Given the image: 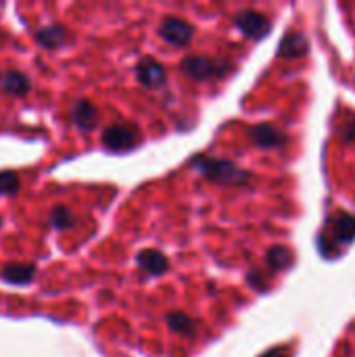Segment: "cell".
Returning a JSON list of instances; mask_svg holds the SVG:
<instances>
[{
	"label": "cell",
	"instance_id": "cell-14",
	"mask_svg": "<svg viewBox=\"0 0 355 357\" xmlns=\"http://www.w3.org/2000/svg\"><path fill=\"white\" fill-rule=\"evenodd\" d=\"M36 274V268L33 266H19V264H8L4 270H2V276L4 280L13 282V284H25L33 278Z\"/></svg>",
	"mask_w": 355,
	"mask_h": 357
},
{
	"label": "cell",
	"instance_id": "cell-17",
	"mask_svg": "<svg viewBox=\"0 0 355 357\" xmlns=\"http://www.w3.org/2000/svg\"><path fill=\"white\" fill-rule=\"evenodd\" d=\"M50 224L56 228V230H69V228H73L75 226V218H73V213L67 209V207H54L52 209V213H50Z\"/></svg>",
	"mask_w": 355,
	"mask_h": 357
},
{
	"label": "cell",
	"instance_id": "cell-16",
	"mask_svg": "<svg viewBox=\"0 0 355 357\" xmlns=\"http://www.w3.org/2000/svg\"><path fill=\"white\" fill-rule=\"evenodd\" d=\"M293 264V255L287 247H274L268 253V266L272 270H287Z\"/></svg>",
	"mask_w": 355,
	"mask_h": 357
},
{
	"label": "cell",
	"instance_id": "cell-7",
	"mask_svg": "<svg viewBox=\"0 0 355 357\" xmlns=\"http://www.w3.org/2000/svg\"><path fill=\"white\" fill-rule=\"evenodd\" d=\"M328 230L331 232L322 236H331V241H337L339 245H352L355 241V218L349 213H339L331 220Z\"/></svg>",
	"mask_w": 355,
	"mask_h": 357
},
{
	"label": "cell",
	"instance_id": "cell-18",
	"mask_svg": "<svg viewBox=\"0 0 355 357\" xmlns=\"http://www.w3.org/2000/svg\"><path fill=\"white\" fill-rule=\"evenodd\" d=\"M17 188H19V180L13 172L0 174V192L2 195H13V192H17Z\"/></svg>",
	"mask_w": 355,
	"mask_h": 357
},
{
	"label": "cell",
	"instance_id": "cell-1",
	"mask_svg": "<svg viewBox=\"0 0 355 357\" xmlns=\"http://www.w3.org/2000/svg\"><path fill=\"white\" fill-rule=\"evenodd\" d=\"M195 169L203 174L205 178L220 182V184H243L249 180V174L243 172L239 165L226 159H213V157H197L192 161Z\"/></svg>",
	"mask_w": 355,
	"mask_h": 357
},
{
	"label": "cell",
	"instance_id": "cell-11",
	"mask_svg": "<svg viewBox=\"0 0 355 357\" xmlns=\"http://www.w3.org/2000/svg\"><path fill=\"white\" fill-rule=\"evenodd\" d=\"M138 266H140L144 272L153 274V276H161V274L167 272L169 261H167V257H165L163 253L153 251V249H146V251H142V253L138 255Z\"/></svg>",
	"mask_w": 355,
	"mask_h": 357
},
{
	"label": "cell",
	"instance_id": "cell-20",
	"mask_svg": "<svg viewBox=\"0 0 355 357\" xmlns=\"http://www.w3.org/2000/svg\"><path fill=\"white\" fill-rule=\"evenodd\" d=\"M355 138V119H349L347 128H343V140L345 142H352Z\"/></svg>",
	"mask_w": 355,
	"mask_h": 357
},
{
	"label": "cell",
	"instance_id": "cell-8",
	"mask_svg": "<svg viewBox=\"0 0 355 357\" xmlns=\"http://www.w3.org/2000/svg\"><path fill=\"white\" fill-rule=\"evenodd\" d=\"M251 138L262 149H278V146H285V142H287V136L270 123L255 126L251 130Z\"/></svg>",
	"mask_w": 355,
	"mask_h": 357
},
{
	"label": "cell",
	"instance_id": "cell-6",
	"mask_svg": "<svg viewBox=\"0 0 355 357\" xmlns=\"http://www.w3.org/2000/svg\"><path fill=\"white\" fill-rule=\"evenodd\" d=\"M136 77L146 88H161L167 79V73L161 63H157L153 59H142L136 65Z\"/></svg>",
	"mask_w": 355,
	"mask_h": 357
},
{
	"label": "cell",
	"instance_id": "cell-15",
	"mask_svg": "<svg viewBox=\"0 0 355 357\" xmlns=\"http://www.w3.org/2000/svg\"><path fill=\"white\" fill-rule=\"evenodd\" d=\"M167 324H169L172 331H176V333H180V335H195V331H197L192 318H188V316L182 314V312H172V314L167 316Z\"/></svg>",
	"mask_w": 355,
	"mask_h": 357
},
{
	"label": "cell",
	"instance_id": "cell-3",
	"mask_svg": "<svg viewBox=\"0 0 355 357\" xmlns=\"http://www.w3.org/2000/svg\"><path fill=\"white\" fill-rule=\"evenodd\" d=\"M192 25L184 19H176V17H167L161 25H159V38L172 46H186L192 40Z\"/></svg>",
	"mask_w": 355,
	"mask_h": 357
},
{
	"label": "cell",
	"instance_id": "cell-12",
	"mask_svg": "<svg viewBox=\"0 0 355 357\" xmlns=\"http://www.w3.org/2000/svg\"><path fill=\"white\" fill-rule=\"evenodd\" d=\"M67 38H69V33L63 25H46L36 31L38 44H42L46 48H59L67 42Z\"/></svg>",
	"mask_w": 355,
	"mask_h": 357
},
{
	"label": "cell",
	"instance_id": "cell-5",
	"mask_svg": "<svg viewBox=\"0 0 355 357\" xmlns=\"http://www.w3.org/2000/svg\"><path fill=\"white\" fill-rule=\"evenodd\" d=\"M234 23H236V27L245 36L255 38V40H262L272 29V21L266 15L255 13V10H243V13H239L236 19H234Z\"/></svg>",
	"mask_w": 355,
	"mask_h": 357
},
{
	"label": "cell",
	"instance_id": "cell-21",
	"mask_svg": "<svg viewBox=\"0 0 355 357\" xmlns=\"http://www.w3.org/2000/svg\"><path fill=\"white\" fill-rule=\"evenodd\" d=\"M262 357H289L282 349H272L270 354H266V356H262Z\"/></svg>",
	"mask_w": 355,
	"mask_h": 357
},
{
	"label": "cell",
	"instance_id": "cell-19",
	"mask_svg": "<svg viewBox=\"0 0 355 357\" xmlns=\"http://www.w3.org/2000/svg\"><path fill=\"white\" fill-rule=\"evenodd\" d=\"M249 282H251V287H255L259 291H266V280H264V276L259 272H251L249 274Z\"/></svg>",
	"mask_w": 355,
	"mask_h": 357
},
{
	"label": "cell",
	"instance_id": "cell-2",
	"mask_svg": "<svg viewBox=\"0 0 355 357\" xmlns=\"http://www.w3.org/2000/svg\"><path fill=\"white\" fill-rule=\"evenodd\" d=\"M182 71L199 82L211 79V77H222L230 71L228 61H211L205 56H186L182 61Z\"/></svg>",
	"mask_w": 355,
	"mask_h": 357
},
{
	"label": "cell",
	"instance_id": "cell-9",
	"mask_svg": "<svg viewBox=\"0 0 355 357\" xmlns=\"http://www.w3.org/2000/svg\"><path fill=\"white\" fill-rule=\"evenodd\" d=\"M308 50H310L308 38L303 33H299V31H291V33H287L282 38L278 54L285 56V59H297V56H303Z\"/></svg>",
	"mask_w": 355,
	"mask_h": 357
},
{
	"label": "cell",
	"instance_id": "cell-10",
	"mask_svg": "<svg viewBox=\"0 0 355 357\" xmlns=\"http://www.w3.org/2000/svg\"><path fill=\"white\" fill-rule=\"evenodd\" d=\"M0 86L10 96H25L29 92V88H31V82L21 71H4L0 75Z\"/></svg>",
	"mask_w": 355,
	"mask_h": 357
},
{
	"label": "cell",
	"instance_id": "cell-13",
	"mask_svg": "<svg viewBox=\"0 0 355 357\" xmlns=\"http://www.w3.org/2000/svg\"><path fill=\"white\" fill-rule=\"evenodd\" d=\"M73 121L82 128V130H92L98 121V111L90 100H80L73 107Z\"/></svg>",
	"mask_w": 355,
	"mask_h": 357
},
{
	"label": "cell",
	"instance_id": "cell-4",
	"mask_svg": "<svg viewBox=\"0 0 355 357\" xmlns=\"http://www.w3.org/2000/svg\"><path fill=\"white\" fill-rule=\"evenodd\" d=\"M138 142V130L134 126L115 123L103 132V144L111 151H126Z\"/></svg>",
	"mask_w": 355,
	"mask_h": 357
}]
</instances>
